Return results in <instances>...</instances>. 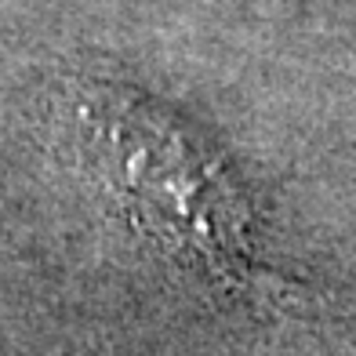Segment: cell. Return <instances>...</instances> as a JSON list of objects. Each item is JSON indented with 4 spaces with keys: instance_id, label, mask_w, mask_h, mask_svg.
Listing matches in <instances>:
<instances>
[]
</instances>
